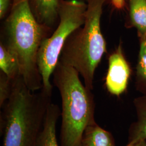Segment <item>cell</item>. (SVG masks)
<instances>
[{"label":"cell","instance_id":"1","mask_svg":"<svg viewBox=\"0 0 146 146\" xmlns=\"http://www.w3.org/2000/svg\"><path fill=\"white\" fill-rule=\"evenodd\" d=\"M52 31L37 21L28 0H14L2 24L0 43L15 55L20 75L27 87L33 92L43 87L37 55L42 42L50 36Z\"/></svg>","mask_w":146,"mask_h":146},{"label":"cell","instance_id":"2","mask_svg":"<svg viewBox=\"0 0 146 146\" xmlns=\"http://www.w3.org/2000/svg\"><path fill=\"white\" fill-rule=\"evenodd\" d=\"M51 96L42 89L36 93L19 76L1 113L2 146H37Z\"/></svg>","mask_w":146,"mask_h":146},{"label":"cell","instance_id":"3","mask_svg":"<svg viewBox=\"0 0 146 146\" xmlns=\"http://www.w3.org/2000/svg\"><path fill=\"white\" fill-rule=\"evenodd\" d=\"M52 75L61 98L60 146H78L85 129L96 122L94 95L72 66L58 61Z\"/></svg>","mask_w":146,"mask_h":146},{"label":"cell","instance_id":"4","mask_svg":"<svg viewBox=\"0 0 146 146\" xmlns=\"http://www.w3.org/2000/svg\"><path fill=\"white\" fill-rule=\"evenodd\" d=\"M84 25L68 37L59 61L73 67L82 77L85 86L93 89L94 74L104 54L107 44L101 29V18L105 0H87Z\"/></svg>","mask_w":146,"mask_h":146},{"label":"cell","instance_id":"5","mask_svg":"<svg viewBox=\"0 0 146 146\" xmlns=\"http://www.w3.org/2000/svg\"><path fill=\"white\" fill-rule=\"evenodd\" d=\"M87 3L81 0H60L58 8L59 22L50 36L40 46L37 65L42 78V89L52 95L50 77L56 68L66 41L74 31L84 25Z\"/></svg>","mask_w":146,"mask_h":146},{"label":"cell","instance_id":"6","mask_svg":"<svg viewBox=\"0 0 146 146\" xmlns=\"http://www.w3.org/2000/svg\"><path fill=\"white\" fill-rule=\"evenodd\" d=\"M131 73V68L120 44L108 59L105 84L110 93L117 96L123 94L127 88Z\"/></svg>","mask_w":146,"mask_h":146},{"label":"cell","instance_id":"7","mask_svg":"<svg viewBox=\"0 0 146 146\" xmlns=\"http://www.w3.org/2000/svg\"><path fill=\"white\" fill-rule=\"evenodd\" d=\"M37 21L52 30L59 22L58 8L60 0H28Z\"/></svg>","mask_w":146,"mask_h":146},{"label":"cell","instance_id":"8","mask_svg":"<svg viewBox=\"0 0 146 146\" xmlns=\"http://www.w3.org/2000/svg\"><path fill=\"white\" fill-rule=\"evenodd\" d=\"M61 114V111L58 105L51 102L48 107L37 146H61L58 145L56 136V123Z\"/></svg>","mask_w":146,"mask_h":146},{"label":"cell","instance_id":"9","mask_svg":"<svg viewBox=\"0 0 146 146\" xmlns=\"http://www.w3.org/2000/svg\"><path fill=\"white\" fill-rule=\"evenodd\" d=\"M134 105L136 119L129 128L128 142L146 140V95L136 98Z\"/></svg>","mask_w":146,"mask_h":146},{"label":"cell","instance_id":"10","mask_svg":"<svg viewBox=\"0 0 146 146\" xmlns=\"http://www.w3.org/2000/svg\"><path fill=\"white\" fill-rule=\"evenodd\" d=\"M78 146H115V140L111 133L95 122L85 129Z\"/></svg>","mask_w":146,"mask_h":146},{"label":"cell","instance_id":"11","mask_svg":"<svg viewBox=\"0 0 146 146\" xmlns=\"http://www.w3.org/2000/svg\"><path fill=\"white\" fill-rule=\"evenodd\" d=\"M129 17L138 34H146V0H129Z\"/></svg>","mask_w":146,"mask_h":146},{"label":"cell","instance_id":"12","mask_svg":"<svg viewBox=\"0 0 146 146\" xmlns=\"http://www.w3.org/2000/svg\"><path fill=\"white\" fill-rule=\"evenodd\" d=\"M1 71L11 79H15L20 75L19 61L15 55L0 43Z\"/></svg>","mask_w":146,"mask_h":146},{"label":"cell","instance_id":"13","mask_svg":"<svg viewBox=\"0 0 146 146\" xmlns=\"http://www.w3.org/2000/svg\"><path fill=\"white\" fill-rule=\"evenodd\" d=\"M140 50L136 67L137 87L146 95V34H139Z\"/></svg>","mask_w":146,"mask_h":146},{"label":"cell","instance_id":"14","mask_svg":"<svg viewBox=\"0 0 146 146\" xmlns=\"http://www.w3.org/2000/svg\"><path fill=\"white\" fill-rule=\"evenodd\" d=\"M14 79H11L5 73L0 72V107L2 108L9 99L13 88Z\"/></svg>","mask_w":146,"mask_h":146},{"label":"cell","instance_id":"15","mask_svg":"<svg viewBox=\"0 0 146 146\" xmlns=\"http://www.w3.org/2000/svg\"><path fill=\"white\" fill-rule=\"evenodd\" d=\"M14 0H0V19H3L10 12Z\"/></svg>","mask_w":146,"mask_h":146},{"label":"cell","instance_id":"16","mask_svg":"<svg viewBox=\"0 0 146 146\" xmlns=\"http://www.w3.org/2000/svg\"><path fill=\"white\" fill-rule=\"evenodd\" d=\"M111 3L116 9L121 10L125 6V0H111Z\"/></svg>","mask_w":146,"mask_h":146},{"label":"cell","instance_id":"17","mask_svg":"<svg viewBox=\"0 0 146 146\" xmlns=\"http://www.w3.org/2000/svg\"><path fill=\"white\" fill-rule=\"evenodd\" d=\"M125 146H146V140H139L132 142H128Z\"/></svg>","mask_w":146,"mask_h":146},{"label":"cell","instance_id":"18","mask_svg":"<svg viewBox=\"0 0 146 146\" xmlns=\"http://www.w3.org/2000/svg\"><path fill=\"white\" fill-rule=\"evenodd\" d=\"M86 1H87V0H86Z\"/></svg>","mask_w":146,"mask_h":146}]
</instances>
